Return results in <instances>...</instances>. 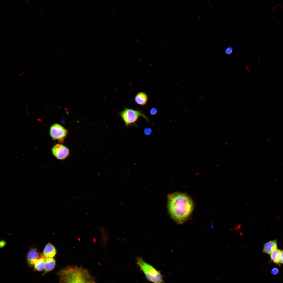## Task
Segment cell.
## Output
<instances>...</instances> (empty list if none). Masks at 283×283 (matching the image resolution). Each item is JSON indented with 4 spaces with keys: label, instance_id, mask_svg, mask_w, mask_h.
Listing matches in <instances>:
<instances>
[{
    "label": "cell",
    "instance_id": "6da1fadb",
    "mask_svg": "<svg viewBox=\"0 0 283 283\" xmlns=\"http://www.w3.org/2000/svg\"><path fill=\"white\" fill-rule=\"evenodd\" d=\"M168 208L171 218L178 224H182L190 216L193 209V204L187 195L176 192L168 196Z\"/></svg>",
    "mask_w": 283,
    "mask_h": 283
},
{
    "label": "cell",
    "instance_id": "7a4b0ae2",
    "mask_svg": "<svg viewBox=\"0 0 283 283\" xmlns=\"http://www.w3.org/2000/svg\"><path fill=\"white\" fill-rule=\"evenodd\" d=\"M62 283H93L86 271L78 268H70L60 272Z\"/></svg>",
    "mask_w": 283,
    "mask_h": 283
},
{
    "label": "cell",
    "instance_id": "3957f363",
    "mask_svg": "<svg viewBox=\"0 0 283 283\" xmlns=\"http://www.w3.org/2000/svg\"><path fill=\"white\" fill-rule=\"evenodd\" d=\"M136 262L149 281L154 283H163L162 276L160 273L153 266L146 262L142 258L137 257Z\"/></svg>",
    "mask_w": 283,
    "mask_h": 283
},
{
    "label": "cell",
    "instance_id": "277c9868",
    "mask_svg": "<svg viewBox=\"0 0 283 283\" xmlns=\"http://www.w3.org/2000/svg\"><path fill=\"white\" fill-rule=\"evenodd\" d=\"M119 114L125 126L128 127L133 126H137L136 122L140 117H143L148 122H149L146 116L140 111L125 108L120 111Z\"/></svg>",
    "mask_w": 283,
    "mask_h": 283
},
{
    "label": "cell",
    "instance_id": "5b68a950",
    "mask_svg": "<svg viewBox=\"0 0 283 283\" xmlns=\"http://www.w3.org/2000/svg\"><path fill=\"white\" fill-rule=\"evenodd\" d=\"M49 134L54 140L57 141L59 143H64L68 134L67 130L62 125L54 123L50 127Z\"/></svg>",
    "mask_w": 283,
    "mask_h": 283
},
{
    "label": "cell",
    "instance_id": "8992f818",
    "mask_svg": "<svg viewBox=\"0 0 283 283\" xmlns=\"http://www.w3.org/2000/svg\"><path fill=\"white\" fill-rule=\"evenodd\" d=\"M51 151L55 157L61 160L66 159L70 155L69 149L65 146L59 144L55 145L51 149Z\"/></svg>",
    "mask_w": 283,
    "mask_h": 283
},
{
    "label": "cell",
    "instance_id": "52a82bcc",
    "mask_svg": "<svg viewBox=\"0 0 283 283\" xmlns=\"http://www.w3.org/2000/svg\"><path fill=\"white\" fill-rule=\"evenodd\" d=\"M43 255L35 248H31L29 251L27 256V260L28 265L32 266Z\"/></svg>",
    "mask_w": 283,
    "mask_h": 283
},
{
    "label": "cell",
    "instance_id": "ba28073f",
    "mask_svg": "<svg viewBox=\"0 0 283 283\" xmlns=\"http://www.w3.org/2000/svg\"><path fill=\"white\" fill-rule=\"evenodd\" d=\"M277 248V241L276 240H274L267 242L264 244L263 251L265 253L270 255Z\"/></svg>",
    "mask_w": 283,
    "mask_h": 283
},
{
    "label": "cell",
    "instance_id": "9c48e42d",
    "mask_svg": "<svg viewBox=\"0 0 283 283\" xmlns=\"http://www.w3.org/2000/svg\"><path fill=\"white\" fill-rule=\"evenodd\" d=\"M56 254L55 247L51 243H48L45 246L43 252V255L46 258L53 257Z\"/></svg>",
    "mask_w": 283,
    "mask_h": 283
},
{
    "label": "cell",
    "instance_id": "30bf717a",
    "mask_svg": "<svg viewBox=\"0 0 283 283\" xmlns=\"http://www.w3.org/2000/svg\"><path fill=\"white\" fill-rule=\"evenodd\" d=\"M148 100L147 95L145 93L142 92L138 93L136 94L134 98L135 102L138 104L143 106L146 104Z\"/></svg>",
    "mask_w": 283,
    "mask_h": 283
},
{
    "label": "cell",
    "instance_id": "8fae6325",
    "mask_svg": "<svg viewBox=\"0 0 283 283\" xmlns=\"http://www.w3.org/2000/svg\"><path fill=\"white\" fill-rule=\"evenodd\" d=\"M55 264V260L53 257L46 258L44 271L43 274L52 270L54 268Z\"/></svg>",
    "mask_w": 283,
    "mask_h": 283
},
{
    "label": "cell",
    "instance_id": "7c38bea8",
    "mask_svg": "<svg viewBox=\"0 0 283 283\" xmlns=\"http://www.w3.org/2000/svg\"><path fill=\"white\" fill-rule=\"evenodd\" d=\"M46 258L43 256L38 259L34 265V270L41 271L43 270L45 267Z\"/></svg>",
    "mask_w": 283,
    "mask_h": 283
},
{
    "label": "cell",
    "instance_id": "4fadbf2b",
    "mask_svg": "<svg viewBox=\"0 0 283 283\" xmlns=\"http://www.w3.org/2000/svg\"><path fill=\"white\" fill-rule=\"evenodd\" d=\"M282 251L276 249L274 251L270 254L271 259L272 261L276 264L279 263V259L280 255Z\"/></svg>",
    "mask_w": 283,
    "mask_h": 283
},
{
    "label": "cell",
    "instance_id": "5bb4252c",
    "mask_svg": "<svg viewBox=\"0 0 283 283\" xmlns=\"http://www.w3.org/2000/svg\"><path fill=\"white\" fill-rule=\"evenodd\" d=\"M144 132L145 135L149 136L151 134L152 131L150 128L146 127L144 128Z\"/></svg>",
    "mask_w": 283,
    "mask_h": 283
},
{
    "label": "cell",
    "instance_id": "9a60e30c",
    "mask_svg": "<svg viewBox=\"0 0 283 283\" xmlns=\"http://www.w3.org/2000/svg\"><path fill=\"white\" fill-rule=\"evenodd\" d=\"M233 51L232 48L231 46H229L225 49V52L226 54L229 55L232 53Z\"/></svg>",
    "mask_w": 283,
    "mask_h": 283
},
{
    "label": "cell",
    "instance_id": "2e32d148",
    "mask_svg": "<svg viewBox=\"0 0 283 283\" xmlns=\"http://www.w3.org/2000/svg\"><path fill=\"white\" fill-rule=\"evenodd\" d=\"M157 109L155 107H153L149 111L150 114L152 115H156L157 113Z\"/></svg>",
    "mask_w": 283,
    "mask_h": 283
},
{
    "label": "cell",
    "instance_id": "e0dca14e",
    "mask_svg": "<svg viewBox=\"0 0 283 283\" xmlns=\"http://www.w3.org/2000/svg\"><path fill=\"white\" fill-rule=\"evenodd\" d=\"M271 272L272 275H276L279 272V269L275 267L273 268L271 270Z\"/></svg>",
    "mask_w": 283,
    "mask_h": 283
},
{
    "label": "cell",
    "instance_id": "ac0fdd59",
    "mask_svg": "<svg viewBox=\"0 0 283 283\" xmlns=\"http://www.w3.org/2000/svg\"><path fill=\"white\" fill-rule=\"evenodd\" d=\"M279 263L281 264H283V251H282L280 255Z\"/></svg>",
    "mask_w": 283,
    "mask_h": 283
},
{
    "label": "cell",
    "instance_id": "d6986e66",
    "mask_svg": "<svg viewBox=\"0 0 283 283\" xmlns=\"http://www.w3.org/2000/svg\"><path fill=\"white\" fill-rule=\"evenodd\" d=\"M6 242L4 240H2L0 242V247H3L6 244Z\"/></svg>",
    "mask_w": 283,
    "mask_h": 283
},
{
    "label": "cell",
    "instance_id": "ffe728a7",
    "mask_svg": "<svg viewBox=\"0 0 283 283\" xmlns=\"http://www.w3.org/2000/svg\"><path fill=\"white\" fill-rule=\"evenodd\" d=\"M135 40L137 43H139V41L137 38H135Z\"/></svg>",
    "mask_w": 283,
    "mask_h": 283
},
{
    "label": "cell",
    "instance_id": "44dd1931",
    "mask_svg": "<svg viewBox=\"0 0 283 283\" xmlns=\"http://www.w3.org/2000/svg\"><path fill=\"white\" fill-rule=\"evenodd\" d=\"M112 12L113 13L115 14V15H117V13L116 11L114 10H112Z\"/></svg>",
    "mask_w": 283,
    "mask_h": 283
},
{
    "label": "cell",
    "instance_id": "7402d4cb",
    "mask_svg": "<svg viewBox=\"0 0 283 283\" xmlns=\"http://www.w3.org/2000/svg\"><path fill=\"white\" fill-rule=\"evenodd\" d=\"M25 2L26 3L28 4H29L30 3L29 2L28 0H26Z\"/></svg>",
    "mask_w": 283,
    "mask_h": 283
},
{
    "label": "cell",
    "instance_id": "603a6c76",
    "mask_svg": "<svg viewBox=\"0 0 283 283\" xmlns=\"http://www.w3.org/2000/svg\"><path fill=\"white\" fill-rule=\"evenodd\" d=\"M88 48H89V49H92V47H91V45H88Z\"/></svg>",
    "mask_w": 283,
    "mask_h": 283
},
{
    "label": "cell",
    "instance_id": "cb8c5ba5",
    "mask_svg": "<svg viewBox=\"0 0 283 283\" xmlns=\"http://www.w3.org/2000/svg\"><path fill=\"white\" fill-rule=\"evenodd\" d=\"M56 52L58 53H60L61 52V51H56Z\"/></svg>",
    "mask_w": 283,
    "mask_h": 283
},
{
    "label": "cell",
    "instance_id": "d4e9b609",
    "mask_svg": "<svg viewBox=\"0 0 283 283\" xmlns=\"http://www.w3.org/2000/svg\"><path fill=\"white\" fill-rule=\"evenodd\" d=\"M39 12L40 13L41 15H43V12L41 11H40Z\"/></svg>",
    "mask_w": 283,
    "mask_h": 283
},
{
    "label": "cell",
    "instance_id": "484cf974",
    "mask_svg": "<svg viewBox=\"0 0 283 283\" xmlns=\"http://www.w3.org/2000/svg\"><path fill=\"white\" fill-rule=\"evenodd\" d=\"M55 11H56V13H57V14H58V15H59V12H58V11H57V10H55Z\"/></svg>",
    "mask_w": 283,
    "mask_h": 283
},
{
    "label": "cell",
    "instance_id": "4316f807",
    "mask_svg": "<svg viewBox=\"0 0 283 283\" xmlns=\"http://www.w3.org/2000/svg\"><path fill=\"white\" fill-rule=\"evenodd\" d=\"M20 71L22 72V74L23 75H25L23 71H22L21 70H20Z\"/></svg>",
    "mask_w": 283,
    "mask_h": 283
},
{
    "label": "cell",
    "instance_id": "83f0119b",
    "mask_svg": "<svg viewBox=\"0 0 283 283\" xmlns=\"http://www.w3.org/2000/svg\"><path fill=\"white\" fill-rule=\"evenodd\" d=\"M112 34H113V35H115L116 34V33H115V32H114V31H113V32H112Z\"/></svg>",
    "mask_w": 283,
    "mask_h": 283
},
{
    "label": "cell",
    "instance_id": "f1b7e54d",
    "mask_svg": "<svg viewBox=\"0 0 283 283\" xmlns=\"http://www.w3.org/2000/svg\"><path fill=\"white\" fill-rule=\"evenodd\" d=\"M61 30L63 32H65V31H64V30L63 29H61Z\"/></svg>",
    "mask_w": 283,
    "mask_h": 283
},
{
    "label": "cell",
    "instance_id": "f546056e",
    "mask_svg": "<svg viewBox=\"0 0 283 283\" xmlns=\"http://www.w3.org/2000/svg\"><path fill=\"white\" fill-rule=\"evenodd\" d=\"M39 2L41 4H43L42 2L41 1H39Z\"/></svg>",
    "mask_w": 283,
    "mask_h": 283
},
{
    "label": "cell",
    "instance_id": "4dcf8cb0",
    "mask_svg": "<svg viewBox=\"0 0 283 283\" xmlns=\"http://www.w3.org/2000/svg\"><path fill=\"white\" fill-rule=\"evenodd\" d=\"M106 48H107V49H109V47L108 46H106Z\"/></svg>",
    "mask_w": 283,
    "mask_h": 283
},
{
    "label": "cell",
    "instance_id": "1f68e13d",
    "mask_svg": "<svg viewBox=\"0 0 283 283\" xmlns=\"http://www.w3.org/2000/svg\"><path fill=\"white\" fill-rule=\"evenodd\" d=\"M19 75L20 76H22V74L20 73L19 74Z\"/></svg>",
    "mask_w": 283,
    "mask_h": 283
},
{
    "label": "cell",
    "instance_id": "d6a6232c",
    "mask_svg": "<svg viewBox=\"0 0 283 283\" xmlns=\"http://www.w3.org/2000/svg\"><path fill=\"white\" fill-rule=\"evenodd\" d=\"M0 37H1V39H3V36H2L1 35V36H0Z\"/></svg>",
    "mask_w": 283,
    "mask_h": 283
},
{
    "label": "cell",
    "instance_id": "836d02e7",
    "mask_svg": "<svg viewBox=\"0 0 283 283\" xmlns=\"http://www.w3.org/2000/svg\"><path fill=\"white\" fill-rule=\"evenodd\" d=\"M68 42L70 44H71V43L69 41H68Z\"/></svg>",
    "mask_w": 283,
    "mask_h": 283
},
{
    "label": "cell",
    "instance_id": "e575fe53",
    "mask_svg": "<svg viewBox=\"0 0 283 283\" xmlns=\"http://www.w3.org/2000/svg\"><path fill=\"white\" fill-rule=\"evenodd\" d=\"M36 13L37 15H38V16L39 15V14L37 12H36Z\"/></svg>",
    "mask_w": 283,
    "mask_h": 283
},
{
    "label": "cell",
    "instance_id": "d590c367",
    "mask_svg": "<svg viewBox=\"0 0 283 283\" xmlns=\"http://www.w3.org/2000/svg\"><path fill=\"white\" fill-rule=\"evenodd\" d=\"M65 48H66V49L67 50H68V48H67V47H66Z\"/></svg>",
    "mask_w": 283,
    "mask_h": 283
},
{
    "label": "cell",
    "instance_id": "8d00e7d4",
    "mask_svg": "<svg viewBox=\"0 0 283 283\" xmlns=\"http://www.w3.org/2000/svg\"><path fill=\"white\" fill-rule=\"evenodd\" d=\"M37 47L39 49H41V48L40 46H37Z\"/></svg>",
    "mask_w": 283,
    "mask_h": 283
},
{
    "label": "cell",
    "instance_id": "74e56055",
    "mask_svg": "<svg viewBox=\"0 0 283 283\" xmlns=\"http://www.w3.org/2000/svg\"><path fill=\"white\" fill-rule=\"evenodd\" d=\"M69 32H70V33H72V31H70V30H69Z\"/></svg>",
    "mask_w": 283,
    "mask_h": 283
},
{
    "label": "cell",
    "instance_id": "f35d334b",
    "mask_svg": "<svg viewBox=\"0 0 283 283\" xmlns=\"http://www.w3.org/2000/svg\"><path fill=\"white\" fill-rule=\"evenodd\" d=\"M144 46L146 48V46L145 45H144Z\"/></svg>",
    "mask_w": 283,
    "mask_h": 283
},
{
    "label": "cell",
    "instance_id": "ab89813d",
    "mask_svg": "<svg viewBox=\"0 0 283 283\" xmlns=\"http://www.w3.org/2000/svg\"><path fill=\"white\" fill-rule=\"evenodd\" d=\"M44 95H45L46 96H47V95L45 94H44Z\"/></svg>",
    "mask_w": 283,
    "mask_h": 283
},
{
    "label": "cell",
    "instance_id": "60d3db41",
    "mask_svg": "<svg viewBox=\"0 0 283 283\" xmlns=\"http://www.w3.org/2000/svg\"><path fill=\"white\" fill-rule=\"evenodd\" d=\"M52 13H53V14H55V13H54V12H53V11H52Z\"/></svg>",
    "mask_w": 283,
    "mask_h": 283
},
{
    "label": "cell",
    "instance_id": "b9f144b4",
    "mask_svg": "<svg viewBox=\"0 0 283 283\" xmlns=\"http://www.w3.org/2000/svg\"><path fill=\"white\" fill-rule=\"evenodd\" d=\"M14 77V78H15V79H17V78H16V77Z\"/></svg>",
    "mask_w": 283,
    "mask_h": 283
},
{
    "label": "cell",
    "instance_id": "7bdbcfd3",
    "mask_svg": "<svg viewBox=\"0 0 283 283\" xmlns=\"http://www.w3.org/2000/svg\"><path fill=\"white\" fill-rule=\"evenodd\" d=\"M126 33L127 34V35H128V32H126Z\"/></svg>",
    "mask_w": 283,
    "mask_h": 283
},
{
    "label": "cell",
    "instance_id": "ee69618b",
    "mask_svg": "<svg viewBox=\"0 0 283 283\" xmlns=\"http://www.w3.org/2000/svg\"><path fill=\"white\" fill-rule=\"evenodd\" d=\"M99 43H100V44H101V43L100 42H99Z\"/></svg>",
    "mask_w": 283,
    "mask_h": 283
},
{
    "label": "cell",
    "instance_id": "f6af8a7d",
    "mask_svg": "<svg viewBox=\"0 0 283 283\" xmlns=\"http://www.w3.org/2000/svg\"><path fill=\"white\" fill-rule=\"evenodd\" d=\"M53 28H54V29H55V30L56 29H55V27H53Z\"/></svg>",
    "mask_w": 283,
    "mask_h": 283
}]
</instances>
